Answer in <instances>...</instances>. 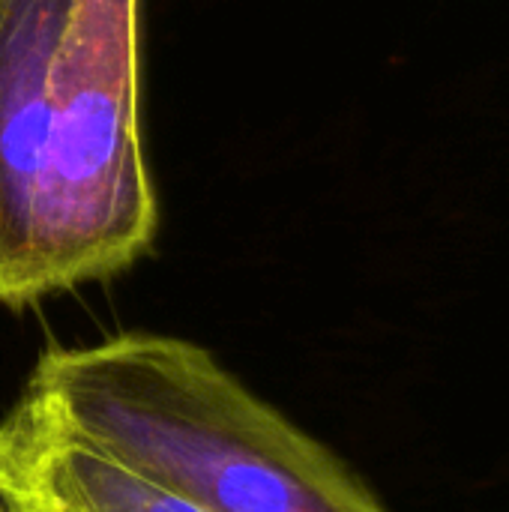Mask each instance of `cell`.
<instances>
[{
	"label": "cell",
	"instance_id": "cell-1",
	"mask_svg": "<svg viewBox=\"0 0 509 512\" xmlns=\"http://www.w3.org/2000/svg\"><path fill=\"white\" fill-rule=\"evenodd\" d=\"M141 0H0V303L111 279L156 243Z\"/></svg>",
	"mask_w": 509,
	"mask_h": 512
},
{
	"label": "cell",
	"instance_id": "cell-2",
	"mask_svg": "<svg viewBox=\"0 0 509 512\" xmlns=\"http://www.w3.org/2000/svg\"><path fill=\"white\" fill-rule=\"evenodd\" d=\"M21 402L201 512H387L321 441L177 336L48 348Z\"/></svg>",
	"mask_w": 509,
	"mask_h": 512
},
{
	"label": "cell",
	"instance_id": "cell-3",
	"mask_svg": "<svg viewBox=\"0 0 509 512\" xmlns=\"http://www.w3.org/2000/svg\"><path fill=\"white\" fill-rule=\"evenodd\" d=\"M0 512H201L54 429L21 399L0 417Z\"/></svg>",
	"mask_w": 509,
	"mask_h": 512
}]
</instances>
